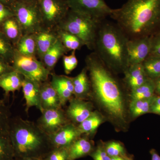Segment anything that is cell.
Masks as SVG:
<instances>
[{"mask_svg": "<svg viewBox=\"0 0 160 160\" xmlns=\"http://www.w3.org/2000/svg\"><path fill=\"white\" fill-rule=\"evenodd\" d=\"M151 160H160V156L154 149H152L150 151Z\"/></svg>", "mask_w": 160, "mask_h": 160, "instance_id": "b9f144b4", "label": "cell"}, {"mask_svg": "<svg viewBox=\"0 0 160 160\" xmlns=\"http://www.w3.org/2000/svg\"><path fill=\"white\" fill-rule=\"evenodd\" d=\"M11 65L15 71L24 78L40 84L48 81L51 74L37 58L23 55L16 50Z\"/></svg>", "mask_w": 160, "mask_h": 160, "instance_id": "8992f818", "label": "cell"}, {"mask_svg": "<svg viewBox=\"0 0 160 160\" xmlns=\"http://www.w3.org/2000/svg\"><path fill=\"white\" fill-rule=\"evenodd\" d=\"M126 157H116L111 158V160H126Z\"/></svg>", "mask_w": 160, "mask_h": 160, "instance_id": "f6af8a7d", "label": "cell"}, {"mask_svg": "<svg viewBox=\"0 0 160 160\" xmlns=\"http://www.w3.org/2000/svg\"><path fill=\"white\" fill-rule=\"evenodd\" d=\"M74 97L81 99H91V87L86 66L76 76L72 78Z\"/></svg>", "mask_w": 160, "mask_h": 160, "instance_id": "ac0fdd59", "label": "cell"}, {"mask_svg": "<svg viewBox=\"0 0 160 160\" xmlns=\"http://www.w3.org/2000/svg\"><path fill=\"white\" fill-rule=\"evenodd\" d=\"M76 51H72L69 55H65L63 57V66L64 71L66 74L68 75L73 71L78 65V60L76 56Z\"/></svg>", "mask_w": 160, "mask_h": 160, "instance_id": "836d02e7", "label": "cell"}, {"mask_svg": "<svg viewBox=\"0 0 160 160\" xmlns=\"http://www.w3.org/2000/svg\"><path fill=\"white\" fill-rule=\"evenodd\" d=\"M82 135L78 126L70 122L49 136L53 148H68Z\"/></svg>", "mask_w": 160, "mask_h": 160, "instance_id": "4fadbf2b", "label": "cell"}, {"mask_svg": "<svg viewBox=\"0 0 160 160\" xmlns=\"http://www.w3.org/2000/svg\"><path fill=\"white\" fill-rule=\"evenodd\" d=\"M24 77L16 71H12L0 78V88L4 90V100L9 98L10 92L14 93L22 89Z\"/></svg>", "mask_w": 160, "mask_h": 160, "instance_id": "44dd1931", "label": "cell"}, {"mask_svg": "<svg viewBox=\"0 0 160 160\" xmlns=\"http://www.w3.org/2000/svg\"><path fill=\"white\" fill-rule=\"evenodd\" d=\"M155 93L154 80L149 78L146 82L130 91L129 97L131 100L146 99L152 97Z\"/></svg>", "mask_w": 160, "mask_h": 160, "instance_id": "4316f807", "label": "cell"}, {"mask_svg": "<svg viewBox=\"0 0 160 160\" xmlns=\"http://www.w3.org/2000/svg\"><path fill=\"white\" fill-rule=\"evenodd\" d=\"M106 153L110 158L126 157V151L122 144L117 141H111L103 145Z\"/></svg>", "mask_w": 160, "mask_h": 160, "instance_id": "d6a6232c", "label": "cell"}, {"mask_svg": "<svg viewBox=\"0 0 160 160\" xmlns=\"http://www.w3.org/2000/svg\"><path fill=\"white\" fill-rule=\"evenodd\" d=\"M69 9L101 22L110 17L113 9L105 0H67Z\"/></svg>", "mask_w": 160, "mask_h": 160, "instance_id": "9c48e42d", "label": "cell"}, {"mask_svg": "<svg viewBox=\"0 0 160 160\" xmlns=\"http://www.w3.org/2000/svg\"></svg>", "mask_w": 160, "mask_h": 160, "instance_id": "c3c4849f", "label": "cell"}, {"mask_svg": "<svg viewBox=\"0 0 160 160\" xmlns=\"http://www.w3.org/2000/svg\"><path fill=\"white\" fill-rule=\"evenodd\" d=\"M14 70L11 64L0 57V78Z\"/></svg>", "mask_w": 160, "mask_h": 160, "instance_id": "f35d334b", "label": "cell"}, {"mask_svg": "<svg viewBox=\"0 0 160 160\" xmlns=\"http://www.w3.org/2000/svg\"><path fill=\"white\" fill-rule=\"evenodd\" d=\"M15 50L14 46L0 30V57L11 65Z\"/></svg>", "mask_w": 160, "mask_h": 160, "instance_id": "f546056e", "label": "cell"}, {"mask_svg": "<svg viewBox=\"0 0 160 160\" xmlns=\"http://www.w3.org/2000/svg\"><path fill=\"white\" fill-rule=\"evenodd\" d=\"M93 160H111V158L107 154L104 146H98L90 153Z\"/></svg>", "mask_w": 160, "mask_h": 160, "instance_id": "8d00e7d4", "label": "cell"}, {"mask_svg": "<svg viewBox=\"0 0 160 160\" xmlns=\"http://www.w3.org/2000/svg\"><path fill=\"white\" fill-rule=\"evenodd\" d=\"M52 86L55 89L59 97L62 107L66 106L67 102L74 97L72 77L58 75L51 72Z\"/></svg>", "mask_w": 160, "mask_h": 160, "instance_id": "5bb4252c", "label": "cell"}, {"mask_svg": "<svg viewBox=\"0 0 160 160\" xmlns=\"http://www.w3.org/2000/svg\"><path fill=\"white\" fill-rule=\"evenodd\" d=\"M106 120L102 113L98 110H94L89 117L78 125V127L81 134L92 138L98 127Z\"/></svg>", "mask_w": 160, "mask_h": 160, "instance_id": "603a6c76", "label": "cell"}, {"mask_svg": "<svg viewBox=\"0 0 160 160\" xmlns=\"http://www.w3.org/2000/svg\"><path fill=\"white\" fill-rule=\"evenodd\" d=\"M11 113L6 101L0 99V135L8 133L9 122L11 118Z\"/></svg>", "mask_w": 160, "mask_h": 160, "instance_id": "1f68e13d", "label": "cell"}, {"mask_svg": "<svg viewBox=\"0 0 160 160\" xmlns=\"http://www.w3.org/2000/svg\"><path fill=\"white\" fill-rule=\"evenodd\" d=\"M69 106L65 110L70 122L78 126L86 120L94 111L92 102L73 97L69 100Z\"/></svg>", "mask_w": 160, "mask_h": 160, "instance_id": "7c38bea8", "label": "cell"}, {"mask_svg": "<svg viewBox=\"0 0 160 160\" xmlns=\"http://www.w3.org/2000/svg\"><path fill=\"white\" fill-rule=\"evenodd\" d=\"M154 96L146 99L131 100L129 104V112L132 117L137 118L149 113Z\"/></svg>", "mask_w": 160, "mask_h": 160, "instance_id": "83f0119b", "label": "cell"}, {"mask_svg": "<svg viewBox=\"0 0 160 160\" xmlns=\"http://www.w3.org/2000/svg\"><path fill=\"white\" fill-rule=\"evenodd\" d=\"M129 40L116 23L106 19L100 23L93 51L112 72L124 73L129 66Z\"/></svg>", "mask_w": 160, "mask_h": 160, "instance_id": "277c9868", "label": "cell"}, {"mask_svg": "<svg viewBox=\"0 0 160 160\" xmlns=\"http://www.w3.org/2000/svg\"><path fill=\"white\" fill-rule=\"evenodd\" d=\"M151 49V37L129 39L127 46L129 66L142 64L150 55Z\"/></svg>", "mask_w": 160, "mask_h": 160, "instance_id": "8fae6325", "label": "cell"}, {"mask_svg": "<svg viewBox=\"0 0 160 160\" xmlns=\"http://www.w3.org/2000/svg\"><path fill=\"white\" fill-rule=\"evenodd\" d=\"M16 2V0H0V3L11 7Z\"/></svg>", "mask_w": 160, "mask_h": 160, "instance_id": "7bdbcfd3", "label": "cell"}, {"mask_svg": "<svg viewBox=\"0 0 160 160\" xmlns=\"http://www.w3.org/2000/svg\"><path fill=\"white\" fill-rule=\"evenodd\" d=\"M11 8L23 35L35 34L44 29L37 3L28 4L16 1Z\"/></svg>", "mask_w": 160, "mask_h": 160, "instance_id": "52a82bcc", "label": "cell"}, {"mask_svg": "<svg viewBox=\"0 0 160 160\" xmlns=\"http://www.w3.org/2000/svg\"><path fill=\"white\" fill-rule=\"evenodd\" d=\"M149 113L160 116V96L155 95Z\"/></svg>", "mask_w": 160, "mask_h": 160, "instance_id": "ab89813d", "label": "cell"}, {"mask_svg": "<svg viewBox=\"0 0 160 160\" xmlns=\"http://www.w3.org/2000/svg\"><path fill=\"white\" fill-rule=\"evenodd\" d=\"M15 160H41L34 158H23L16 159Z\"/></svg>", "mask_w": 160, "mask_h": 160, "instance_id": "bcb514c9", "label": "cell"}, {"mask_svg": "<svg viewBox=\"0 0 160 160\" xmlns=\"http://www.w3.org/2000/svg\"><path fill=\"white\" fill-rule=\"evenodd\" d=\"M85 63L91 84L90 99L118 131H125L129 123L122 86L94 52L86 57Z\"/></svg>", "mask_w": 160, "mask_h": 160, "instance_id": "6da1fadb", "label": "cell"}, {"mask_svg": "<svg viewBox=\"0 0 160 160\" xmlns=\"http://www.w3.org/2000/svg\"><path fill=\"white\" fill-rule=\"evenodd\" d=\"M126 160H132V159L129 158L127 157H126Z\"/></svg>", "mask_w": 160, "mask_h": 160, "instance_id": "7dc6e473", "label": "cell"}, {"mask_svg": "<svg viewBox=\"0 0 160 160\" xmlns=\"http://www.w3.org/2000/svg\"><path fill=\"white\" fill-rule=\"evenodd\" d=\"M8 134L14 149L15 159L34 158L43 160L53 149L49 135L36 123L20 117L11 118Z\"/></svg>", "mask_w": 160, "mask_h": 160, "instance_id": "3957f363", "label": "cell"}, {"mask_svg": "<svg viewBox=\"0 0 160 160\" xmlns=\"http://www.w3.org/2000/svg\"><path fill=\"white\" fill-rule=\"evenodd\" d=\"M100 22L86 15L69 9L56 29L65 30L74 35L88 49L94 50Z\"/></svg>", "mask_w": 160, "mask_h": 160, "instance_id": "5b68a950", "label": "cell"}, {"mask_svg": "<svg viewBox=\"0 0 160 160\" xmlns=\"http://www.w3.org/2000/svg\"><path fill=\"white\" fill-rule=\"evenodd\" d=\"M37 46V58L41 61L43 56L57 41L58 37L56 30L44 29L35 33Z\"/></svg>", "mask_w": 160, "mask_h": 160, "instance_id": "ffe728a7", "label": "cell"}, {"mask_svg": "<svg viewBox=\"0 0 160 160\" xmlns=\"http://www.w3.org/2000/svg\"><path fill=\"white\" fill-rule=\"evenodd\" d=\"M110 17L129 40L151 37L160 26V0H128Z\"/></svg>", "mask_w": 160, "mask_h": 160, "instance_id": "7a4b0ae2", "label": "cell"}, {"mask_svg": "<svg viewBox=\"0 0 160 160\" xmlns=\"http://www.w3.org/2000/svg\"><path fill=\"white\" fill-rule=\"evenodd\" d=\"M143 67L149 78L152 80L160 76V57L149 55L142 63Z\"/></svg>", "mask_w": 160, "mask_h": 160, "instance_id": "f1b7e54d", "label": "cell"}, {"mask_svg": "<svg viewBox=\"0 0 160 160\" xmlns=\"http://www.w3.org/2000/svg\"><path fill=\"white\" fill-rule=\"evenodd\" d=\"M44 29L55 30L69 10L67 0H38Z\"/></svg>", "mask_w": 160, "mask_h": 160, "instance_id": "ba28073f", "label": "cell"}, {"mask_svg": "<svg viewBox=\"0 0 160 160\" xmlns=\"http://www.w3.org/2000/svg\"><path fill=\"white\" fill-rule=\"evenodd\" d=\"M15 49L20 54L37 58V46L35 33L23 35Z\"/></svg>", "mask_w": 160, "mask_h": 160, "instance_id": "d4e9b609", "label": "cell"}, {"mask_svg": "<svg viewBox=\"0 0 160 160\" xmlns=\"http://www.w3.org/2000/svg\"><path fill=\"white\" fill-rule=\"evenodd\" d=\"M68 52L58 38L54 45L43 56L41 61L44 66L52 72L59 60Z\"/></svg>", "mask_w": 160, "mask_h": 160, "instance_id": "7402d4cb", "label": "cell"}, {"mask_svg": "<svg viewBox=\"0 0 160 160\" xmlns=\"http://www.w3.org/2000/svg\"><path fill=\"white\" fill-rule=\"evenodd\" d=\"M124 73V81L130 91L142 86L149 79L146 74L142 64H135L128 66Z\"/></svg>", "mask_w": 160, "mask_h": 160, "instance_id": "2e32d148", "label": "cell"}, {"mask_svg": "<svg viewBox=\"0 0 160 160\" xmlns=\"http://www.w3.org/2000/svg\"><path fill=\"white\" fill-rule=\"evenodd\" d=\"M93 150V142L87 136L82 135L68 147V160H75L90 155Z\"/></svg>", "mask_w": 160, "mask_h": 160, "instance_id": "e0dca14e", "label": "cell"}, {"mask_svg": "<svg viewBox=\"0 0 160 160\" xmlns=\"http://www.w3.org/2000/svg\"><path fill=\"white\" fill-rule=\"evenodd\" d=\"M40 83L24 78L22 89L23 96L26 100L25 111L27 113L31 107H35L41 113L43 110L41 105Z\"/></svg>", "mask_w": 160, "mask_h": 160, "instance_id": "9a60e30c", "label": "cell"}, {"mask_svg": "<svg viewBox=\"0 0 160 160\" xmlns=\"http://www.w3.org/2000/svg\"><path fill=\"white\" fill-rule=\"evenodd\" d=\"M68 148H53L43 160H68Z\"/></svg>", "mask_w": 160, "mask_h": 160, "instance_id": "e575fe53", "label": "cell"}, {"mask_svg": "<svg viewBox=\"0 0 160 160\" xmlns=\"http://www.w3.org/2000/svg\"><path fill=\"white\" fill-rule=\"evenodd\" d=\"M59 39L68 51L80 50L84 46L82 42L77 37L68 32L56 29Z\"/></svg>", "mask_w": 160, "mask_h": 160, "instance_id": "484cf974", "label": "cell"}, {"mask_svg": "<svg viewBox=\"0 0 160 160\" xmlns=\"http://www.w3.org/2000/svg\"><path fill=\"white\" fill-rule=\"evenodd\" d=\"M38 0H16L17 2H20L28 3V4H32V3H37Z\"/></svg>", "mask_w": 160, "mask_h": 160, "instance_id": "ee69618b", "label": "cell"}, {"mask_svg": "<svg viewBox=\"0 0 160 160\" xmlns=\"http://www.w3.org/2000/svg\"><path fill=\"white\" fill-rule=\"evenodd\" d=\"M41 105L43 110L63 108L59 97L49 80L40 85Z\"/></svg>", "mask_w": 160, "mask_h": 160, "instance_id": "d6986e66", "label": "cell"}, {"mask_svg": "<svg viewBox=\"0 0 160 160\" xmlns=\"http://www.w3.org/2000/svg\"><path fill=\"white\" fill-rule=\"evenodd\" d=\"M70 122L65 110L60 108L43 110L36 123L43 131L50 135Z\"/></svg>", "mask_w": 160, "mask_h": 160, "instance_id": "30bf717a", "label": "cell"}, {"mask_svg": "<svg viewBox=\"0 0 160 160\" xmlns=\"http://www.w3.org/2000/svg\"><path fill=\"white\" fill-rule=\"evenodd\" d=\"M155 86V93L160 96V76L154 80Z\"/></svg>", "mask_w": 160, "mask_h": 160, "instance_id": "60d3db41", "label": "cell"}, {"mask_svg": "<svg viewBox=\"0 0 160 160\" xmlns=\"http://www.w3.org/2000/svg\"><path fill=\"white\" fill-rule=\"evenodd\" d=\"M0 30L14 47L23 35L20 24L14 16L5 21L0 26Z\"/></svg>", "mask_w": 160, "mask_h": 160, "instance_id": "cb8c5ba5", "label": "cell"}, {"mask_svg": "<svg viewBox=\"0 0 160 160\" xmlns=\"http://www.w3.org/2000/svg\"><path fill=\"white\" fill-rule=\"evenodd\" d=\"M13 146L8 133L0 135V160H15Z\"/></svg>", "mask_w": 160, "mask_h": 160, "instance_id": "4dcf8cb0", "label": "cell"}, {"mask_svg": "<svg viewBox=\"0 0 160 160\" xmlns=\"http://www.w3.org/2000/svg\"><path fill=\"white\" fill-rule=\"evenodd\" d=\"M151 38V49L149 55L160 57V32H156Z\"/></svg>", "mask_w": 160, "mask_h": 160, "instance_id": "d590c367", "label": "cell"}, {"mask_svg": "<svg viewBox=\"0 0 160 160\" xmlns=\"http://www.w3.org/2000/svg\"><path fill=\"white\" fill-rule=\"evenodd\" d=\"M13 16L14 13L11 8L0 3V26L6 20Z\"/></svg>", "mask_w": 160, "mask_h": 160, "instance_id": "74e56055", "label": "cell"}]
</instances>
